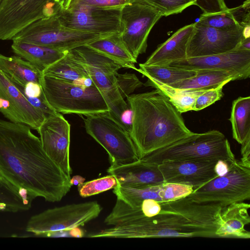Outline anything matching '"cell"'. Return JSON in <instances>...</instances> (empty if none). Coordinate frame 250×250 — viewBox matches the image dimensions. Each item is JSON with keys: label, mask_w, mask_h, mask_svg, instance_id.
Masks as SVG:
<instances>
[{"label": "cell", "mask_w": 250, "mask_h": 250, "mask_svg": "<svg viewBox=\"0 0 250 250\" xmlns=\"http://www.w3.org/2000/svg\"><path fill=\"white\" fill-rule=\"evenodd\" d=\"M0 171L33 200L60 201L72 186L70 177L49 157L30 127L0 119Z\"/></svg>", "instance_id": "6da1fadb"}, {"label": "cell", "mask_w": 250, "mask_h": 250, "mask_svg": "<svg viewBox=\"0 0 250 250\" xmlns=\"http://www.w3.org/2000/svg\"><path fill=\"white\" fill-rule=\"evenodd\" d=\"M157 215L142 214L132 222L89 234L91 238L217 237L215 234L222 209L219 203H199L188 196L160 203Z\"/></svg>", "instance_id": "7a4b0ae2"}, {"label": "cell", "mask_w": 250, "mask_h": 250, "mask_svg": "<svg viewBox=\"0 0 250 250\" xmlns=\"http://www.w3.org/2000/svg\"><path fill=\"white\" fill-rule=\"evenodd\" d=\"M126 98L132 113L129 133L140 159L192 132L182 113L160 90L131 94Z\"/></svg>", "instance_id": "3957f363"}, {"label": "cell", "mask_w": 250, "mask_h": 250, "mask_svg": "<svg viewBox=\"0 0 250 250\" xmlns=\"http://www.w3.org/2000/svg\"><path fill=\"white\" fill-rule=\"evenodd\" d=\"M141 159L156 165L166 161L223 160L229 163L235 160L228 139L217 130L192 132Z\"/></svg>", "instance_id": "277c9868"}, {"label": "cell", "mask_w": 250, "mask_h": 250, "mask_svg": "<svg viewBox=\"0 0 250 250\" xmlns=\"http://www.w3.org/2000/svg\"><path fill=\"white\" fill-rule=\"evenodd\" d=\"M70 51L85 67L104 98L110 116L124 128L122 117L129 107L120 94L116 78L118 71L122 67L87 44Z\"/></svg>", "instance_id": "5b68a950"}, {"label": "cell", "mask_w": 250, "mask_h": 250, "mask_svg": "<svg viewBox=\"0 0 250 250\" xmlns=\"http://www.w3.org/2000/svg\"><path fill=\"white\" fill-rule=\"evenodd\" d=\"M41 84L48 103L57 112L85 116L109 111L95 85L84 87L44 75Z\"/></svg>", "instance_id": "8992f818"}, {"label": "cell", "mask_w": 250, "mask_h": 250, "mask_svg": "<svg viewBox=\"0 0 250 250\" xmlns=\"http://www.w3.org/2000/svg\"><path fill=\"white\" fill-rule=\"evenodd\" d=\"M81 116L87 133L108 153L111 166L129 164L140 159L129 132L108 112Z\"/></svg>", "instance_id": "52a82bcc"}, {"label": "cell", "mask_w": 250, "mask_h": 250, "mask_svg": "<svg viewBox=\"0 0 250 250\" xmlns=\"http://www.w3.org/2000/svg\"><path fill=\"white\" fill-rule=\"evenodd\" d=\"M109 35L67 28L61 23L55 14L34 21L17 33L11 40L68 51Z\"/></svg>", "instance_id": "ba28073f"}, {"label": "cell", "mask_w": 250, "mask_h": 250, "mask_svg": "<svg viewBox=\"0 0 250 250\" xmlns=\"http://www.w3.org/2000/svg\"><path fill=\"white\" fill-rule=\"evenodd\" d=\"M102 210L96 201L72 204L48 209L33 215L25 230L37 237H52L83 226L96 218Z\"/></svg>", "instance_id": "9c48e42d"}, {"label": "cell", "mask_w": 250, "mask_h": 250, "mask_svg": "<svg viewBox=\"0 0 250 250\" xmlns=\"http://www.w3.org/2000/svg\"><path fill=\"white\" fill-rule=\"evenodd\" d=\"M226 174L193 189L188 196L199 203H216L223 207L250 198V167L241 161L228 163Z\"/></svg>", "instance_id": "30bf717a"}, {"label": "cell", "mask_w": 250, "mask_h": 250, "mask_svg": "<svg viewBox=\"0 0 250 250\" xmlns=\"http://www.w3.org/2000/svg\"><path fill=\"white\" fill-rule=\"evenodd\" d=\"M162 17L151 6L136 1L122 7L119 34L123 44L135 60L140 54L146 53L149 34Z\"/></svg>", "instance_id": "8fae6325"}, {"label": "cell", "mask_w": 250, "mask_h": 250, "mask_svg": "<svg viewBox=\"0 0 250 250\" xmlns=\"http://www.w3.org/2000/svg\"><path fill=\"white\" fill-rule=\"evenodd\" d=\"M63 0H3L0 5V40H11L21 29L57 13Z\"/></svg>", "instance_id": "7c38bea8"}, {"label": "cell", "mask_w": 250, "mask_h": 250, "mask_svg": "<svg viewBox=\"0 0 250 250\" xmlns=\"http://www.w3.org/2000/svg\"><path fill=\"white\" fill-rule=\"evenodd\" d=\"M121 9L92 7L67 9L62 3L56 15L61 23L67 28L111 35L119 33Z\"/></svg>", "instance_id": "4fadbf2b"}, {"label": "cell", "mask_w": 250, "mask_h": 250, "mask_svg": "<svg viewBox=\"0 0 250 250\" xmlns=\"http://www.w3.org/2000/svg\"><path fill=\"white\" fill-rule=\"evenodd\" d=\"M243 27L220 29L194 22L187 49V58L216 55L236 49L245 38Z\"/></svg>", "instance_id": "5bb4252c"}, {"label": "cell", "mask_w": 250, "mask_h": 250, "mask_svg": "<svg viewBox=\"0 0 250 250\" xmlns=\"http://www.w3.org/2000/svg\"><path fill=\"white\" fill-rule=\"evenodd\" d=\"M37 131L46 153L70 177L72 170L69 163L70 125L68 122L57 112L47 116Z\"/></svg>", "instance_id": "9a60e30c"}, {"label": "cell", "mask_w": 250, "mask_h": 250, "mask_svg": "<svg viewBox=\"0 0 250 250\" xmlns=\"http://www.w3.org/2000/svg\"><path fill=\"white\" fill-rule=\"evenodd\" d=\"M168 65L190 70L225 71L235 75L238 80H244L250 76V50L236 49L219 54L188 58Z\"/></svg>", "instance_id": "2e32d148"}, {"label": "cell", "mask_w": 250, "mask_h": 250, "mask_svg": "<svg viewBox=\"0 0 250 250\" xmlns=\"http://www.w3.org/2000/svg\"><path fill=\"white\" fill-rule=\"evenodd\" d=\"M216 160L166 161L158 165L165 183L201 186L217 176Z\"/></svg>", "instance_id": "e0dca14e"}, {"label": "cell", "mask_w": 250, "mask_h": 250, "mask_svg": "<svg viewBox=\"0 0 250 250\" xmlns=\"http://www.w3.org/2000/svg\"><path fill=\"white\" fill-rule=\"evenodd\" d=\"M0 98L9 104L8 108L2 114L9 121L22 124L37 130L47 117L27 101L0 70Z\"/></svg>", "instance_id": "ac0fdd59"}, {"label": "cell", "mask_w": 250, "mask_h": 250, "mask_svg": "<svg viewBox=\"0 0 250 250\" xmlns=\"http://www.w3.org/2000/svg\"><path fill=\"white\" fill-rule=\"evenodd\" d=\"M193 190V188L189 186L164 182L141 188L118 185L113 192L117 198L132 207H140L145 199H153L159 203L168 202L188 196Z\"/></svg>", "instance_id": "d6986e66"}, {"label": "cell", "mask_w": 250, "mask_h": 250, "mask_svg": "<svg viewBox=\"0 0 250 250\" xmlns=\"http://www.w3.org/2000/svg\"><path fill=\"white\" fill-rule=\"evenodd\" d=\"M107 172L115 177L118 185L125 187L141 188L164 183L158 165L141 159L129 164L110 166Z\"/></svg>", "instance_id": "ffe728a7"}, {"label": "cell", "mask_w": 250, "mask_h": 250, "mask_svg": "<svg viewBox=\"0 0 250 250\" xmlns=\"http://www.w3.org/2000/svg\"><path fill=\"white\" fill-rule=\"evenodd\" d=\"M194 23L178 29L169 39L159 44L143 64L145 65H168L187 58V45Z\"/></svg>", "instance_id": "44dd1931"}, {"label": "cell", "mask_w": 250, "mask_h": 250, "mask_svg": "<svg viewBox=\"0 0 250 250\" xmlns=\"http://www.w3.org/2000/svg\"><path fill=\"white\" fill-rule=\"evenodd\" d=\"M249 204L234 203L223 207L215 232L218 238L249 239L250 232L245 226L250 223Z\"/></svg>", "instance_id": "7402d4cb"}, {"label": "cell", "mask_w": 250, "mask_h": 250, "mask_svg": "<svg viewBox=\"0 0 250 250\" xmlns=\"http://www.w3.org/2000/svg\"><path fill=\"white\" fill-rule=\"evenodd\" d=\"M42 74L84 87L95 85L84 66L70 50L47 67Z\"/></svg>", "instance_id": "603a6c76"}, {"label": "cell", "mask_w": 250, "mask_h": 250, "mask_svg": "<svg viewBox=\"0 0 250 250\" xmlns=\"http://www.w3.org/2000/svg\"><path fill=\"white\" fill-rule=\"evenodd\" d=\"M11 48L18 56L29 62L42 72L68 51L23 42H13Z\"/></svg>", "instance_id": "cb8c5ba5"}, {"label": "cell", "mask_w": 250, "mask_h": 250, "mask_svg": "<svg viewBox=\"0 0 250 250\" xmlns=\"http://www.w3.org/2000/svg\"><path fill=\"white\" fill-rule=\"evenodd\" d=\"M0 70L7 78L22 84L32 82L41 84L42 72L19 56L7 57L0 54Z\"/></svg>", "instance_id": "d4e9b609"}, {"label": "cell", "mask_w": 250, "mask_h": 250, "mask_svg": "<svg viewBox=\"0 0 250 250\" xmlns=\"http://www.w3.org/2000/svg\"><path fill=\"white\" fill-rule=\"evenodd\" d=\"M104 55L122 67L136 69L135 60L123 44L119 33L113 34L95 40L87 44Z\"/></svg>", "instance_id": "484cf974"}, {"label": "cell", "mask_w": 250, "mask_h": 250, "mask_svg": "<svg viewBox=\"0 0 250 250\" xmlns=\"http://www.w3.org/2000/svg\"><path fill=\"white\" fill-rule=\"evenodd\" d=\"M196 75L192 77L173 83L168 86L184 90L209 89L227 80H238L233 74L225 71L198 69Z\"/></svg>", "instance_id": "4316f807"}, {"label": "cell", "mask_w": 250, "mask_h": 250, "mask_svg": "<svg viewBox=\"0 0 250 250\" xmlns=\"http://www.w3.org/2000/svg\"><path fill=\"white\" fill-rule=\"evenodd\" d=\"M233 138L241 146L250 143V97H239L231 106L230 116Z\"/></svg>", "instance_id": "83f0119b"}, {"label": "cell", "mask_w": 250, "mask_h": 250, "mask_svg": "<svg viewBox=\"0 0 250 250\" xmlns=\"http://www.w3.org/2000/svg\"><path fill=\"white\" fill-rule=\"evenodd\" d=\"M146 78L147 80L143 84L146 86L153 87L160 90L168 98L170 102L181 113L193 111L197 98L204 92L210 89L179 90L163 83L153 78Z\"/></svg>", "instance_id": "f1b7e54d"}, {"label": "cell", "mask_w": 250, "mask_h": 250, "mask_svg": "<svg viewBox=\"0 0 250 250\" xmlns=\"http://www.w3.org/2000/svg\"><path fill=\"white\" fill-rule=\"evenodd\" d=\"M146 77L153 78L169 85L195 76L198 70H190L168 65H145L139 64L135 70Z\"/></svg>", "instance_id": "f546056e"}, {"label": "cell", "mask_w": 250, "mask_h": 250, "mask_svg": "<svg viewBox=\"0 0 250 250\" xmlns=\"http://www.w3.org/2000/svg\"><path fill=\"white\" fill-rule=\"evenodd\" d=\"M7 78L21 92L32 106L42 111L46 116L57 113L48 103L42 84L32 82L22 84L15 80Z\"/></svg>", "instance_id": "4dcf8cb0"}, {"label": "cell", "mask_w": 250, "mask_h": 250, "mask_svg": "<svg viewBox=\"0 0 250 250\" xmlns=\"http://www.w3.org/2000/svg\"><path fill=\"white\" fill-rule=\"evenodd\" d=\"M154 8L162 16L167 17L181 13L188 7L195 5L196 0H132Z\"/></svg>", "instance_id": "1f68e13d"}, {"label": "cell", "mask_w": 250, "mask_h": 250, "mask_svg": "<svg viewBox=\"0 0 250 250\" xmlns=\"http://www.w3.org/2000/svg\"><path fill=\"white\" fill-rule=\"evenodd\" d=\"M118 185L115 177L107 175L78 185V191L82 197H87L115 188Z\"/></svg>", "instance_id": "d6a6232c"}, {"label": "cell", "mask_w": 250, "mask_h": 250, "mask_svg": "<svg viewBox=\"0 0 250 250\" xmlns=\"http://www.w3.org/2000/svg\"><path fill=\"white\" fill-rule=\"evenodd\" d=\"M196 22L201 25L220 29L232 30L241 27L227 11L217 14H202Z\"/></svg>", "instance_id": "836d02e7"}, {"label": "cell", "mask_w": 250, "mask_h": 250, "mask_svg": "<svg viewBox=\"0 0 250 250\" xmlns=\"http://www.w3.org/2000/svg\"><path fill=\"white\" fill-rule=\"evenodd\" d=\"M132 0H63V6L67 9L81 7L101 8L122 7Z\"/></svg>", "instance_id": "e575fe53"}, {"label": "cell", "mask_w": 250, "mask_h": 250, "mask_svg": "<svg viewBox=\"0 0 250 250\" xmlns=\"http://www.w3.org/2000/svg\"><path fill=\"white\" fill-rule=\"evenodd\" d=\"M230 81V80L225 81L216 87L208 90L200 95L195 102L193 111H197L202 110L220 100L224 95L223 92L224 86Z\"/></svg>", "instance_id": "d590c367"}, {"label": "cell", "mask_w": 250, "mask_h": 250, "mask_svg": "<svg viewBox=\"0 0 250 250\" xmlns=\"http://www.w3.org/2000/svg\"><path fill=\"white\" fill-rule=\"evenodd\" d=\"M116 78L120 94L124 99L126 98L136 89L143 85L142 82L133 73H118Z\"/></svg>", "instance_id": "8d00e7d4"}, {"label": "cell", "mask_w": 250, "mask_h": 250, "mask_svg": "<svg viewBox=\"0 0 250 250\" xmlns=\"http://www.w3.org/2000/svg\"><path fill=\"white\" fill-rule=\"evenodd\" d=\"M230 16L241 27L250 26V0H245L241 5L227 10Z\"/></svg>", "instance_id": "74e56055"}, {"label": "cell", "mask_w": 250, "mask_h": 250, "mask_svg": "<svg viewBox=\"0 0 250 250\" xmlns=\"http://www.w3.org/2000/svg\"><path fill=\"white\" fill-rule=\"evenodd\" d=\"M195 5L201 9L203 14L220 13L228 9L224 0H196Z\"/></svg>", "instance_id": "f35d334b"}, {"label": "cell", "mask_w": 250, "mask_h": 250, "mask_svg": "<svg viewBox=\"0 0 250 250\" xmlns=\"http://www.w3.org/2000/svg\"><path fill=\"white\" fill-rule=\"evenodd\" d=\"M30 207L7 196L0 191V211L18 212L29 209Z\"/></svg>", "instance_id": "ab89813d"}, {"label": "cell", "mask_w": 250, "mask_h": 250, "mask_svg": "<svg viewBox=\"0 0 250 250\" xmlns=\"http://www.w3.org/2000/svg\"><path fill=\"white\" fill-rule=\"evenodd\" d=\"M143 214L148 217L154 216L159 213L161 209L160 203L153 199L144 200L141 205Z\"/></svg>", "instance_id": "60d3db41"}, {"label": "cell", "mask_w": 250, "mask_h": 250, "mask_svg": "<svg viewBox=\"0 0 250 250\" xmlns=\"http://www.w3.org/2000/svg\"><path fill=\"white\" fill-rule=\"evenodd\" d=\"M214 170L218 176L225 175L229 170L228 163L223 160H218L215 165Z\"/></svg>", "instance_id": "b9f144b4"}, {"label": "cell", "mask_w": 250, "mask_h": 250, "mask_svg": "<svg viewBox=\"0 0 250 250\" xmlns=\"http://www.w3.org/2000/svg\"><path fill=\"white\" fill-rule=\"evenodd\" d=\"M13 188V185L7 180L0 171V190L4 191L7 189H10Z\"/></svg>", "instance_id": "7bdbcfd3"}, {"label": "cell", "mask_w": 250, "mask_h": 250, "mask_svg": "<svg viewBox=\"0 0 250 250\" xmlns=\"http://www.w3.org/2000/svg\"><path fill=\"white\" fill-rule=\"evenodd\" d=\"M236 49L250 50V38H244Z\"/></svg>", "instance_id": "ee69618b"}, {"label": "cell", "mask_w": 250, "mask_h": 250, "mask_svg": "<svg viewBox=\"0 0 250 250\" xmlns=\"http://www.w3.org/2000/svg\"><path fill=\"white\" fill-rule=\"evenodd\" d=\"M84 178L79 175H76L70 179V183L72 185H80L84 182Z\"/></svg>", "instance_id": "f6af8a7d"}, {"label": "cell", "mask_w": 250, "mask_h": 250, "mask_svg": "<svg viewBox=\"0 0 250 250\" xmlns=\"http://www.w3.org/2000/svg\"><path fill=\"white\" fill-rule=\"evenodd\" d=\"M2 0H0V4H1V2L2 1Z\"/></svg>", "instance_id": "bcb514c9"}]
</instances>
